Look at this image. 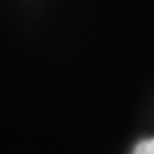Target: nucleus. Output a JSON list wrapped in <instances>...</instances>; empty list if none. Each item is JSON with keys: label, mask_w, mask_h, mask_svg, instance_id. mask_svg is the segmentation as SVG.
I'll use <instances>...</instances> for the list:
<instances>
[{"label": "nucleus", "mask_w": 154, "mask_h": 154, "mask_svg": "<svg viewBox=\"0 0 154 154\" xmlns=\"http://www.w3.org/2000/svg\"><path fill=\"white\" fill-rule=\"evenodd\" d=\"M131 154H154V137H148V139L137 141Z\"/></svg>", "instance_id": "nucleus-1"}]
</instances>
